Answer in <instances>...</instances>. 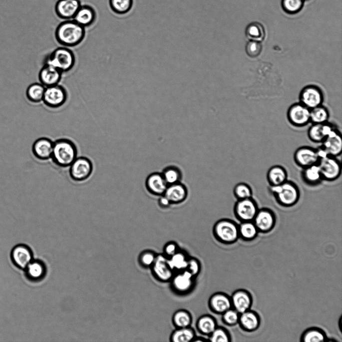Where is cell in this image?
Wrapping results in <instances>:
<instances>
[{
  "mask_svg": "<svg viewBox=\"0 0 342 342\" xmlns=\"http://www.w3.org/2000/svg\"><path fill=\"white\" fill-rule=\"evenodd\" d=\"M325 336L320 330L312 329L303 334V341L305 342H319L324 341Z\"/></svg>",
  "mask_w": 342,
  "mask_h": 342,
  "instance_id": "obj_46",
  "label": "cell"
},
{
  "mask_svg": "<svg viewBox=\"0 0 342 342\" xmlns=\"http://www.w3.org/2000/svg\"><path fill=\"white\" fill-rule=\"evenodd\" d=\"M145 186L151 194L160 196L164 194L168 185L161 173L154 172L147 177Z\"/></svg>",
  "mask_w": 342,
  "mask_h": 342,
  "instance_id": "obj_22",
  "label": "cell"
},
{
  "mask_svg": "<svg viewBox=\"0 0 342 342\" xmlns=\"http://www.w3.org/2000/svg\"><path fill=\"white\" fill-rule=\"evenodd\" d=\"M96 12L94 9L88 5L81 6L73 20L85 28L92 25L96 19Z\"/></svg>",
  "mask_w": 342,
  "mask_h": 342,
  "instance_id": "obj_27",
  "label": "cell"
},
{
  "mask_svg": "<svg viewBox=\"0 0 342 342\" xmlns=\"http://www.w3.org/2000/svg\"><path fill=\"white\" fill-rule=\"evenodd\" d=\"M317 164L323 181H333L340 177L341 163L336 157L328 155L320 159Z\"/></svg>",
  "mask_w": 342,
  "mask_h": 342,
  "instance_id": "obj_8",
  "label": "cell"
},
{
  "mask_svg": "<svg viewBox=\"0 0 342 342\" xmlns=\"http://www.w3.org/2000/svg\"><path fill=\"white\" fill-rule=\"evenodd\" d=\"M212 231L215 238L224 244H233L239 237L238 224L228 218L221 219L216 221L213 225Z\"/></svg>",
  "mask_w": 342,
  "mask_h": 342,
  "instance_id": "obj_4",
  "label": "cell"
},
{
  "mask_svg": "<svg viewBox=\"0 0 342 342\" xmlns=\"http://www.w3.org/2000/svg\"><path fill=\"white\" fill-rule=\"evenodd\" d=\"M73 52L67 47L55 49L45 59V64L50 65L63 73L70 71L75 64Z\"/></svg>",
  "mask_w": 342,
  "mask_h": 342,
  "instance_id": "obj_5",
  "label": "cell"
},
{
  "mask_svg": "<svg viewBox=\"0 0 342 342\" xmlns=\"http://www.w3.org/2000/svg\"><path fill=\"white\" fill-rule=\"evenodd\" d=\"M180 249L178 244L175 241H168L165 244L163 248V254L169 258Z\"/></svg>",
  "mask_w": 342,
  "mask_h": 342,
  "instance_id": "obj_49",
  "label": "cell"
},
{
  "mask_svg": "<svg viewBox=\"0 0 342 342\" xmlns=\"http://www.w3.org/2000/svg\"><path fill=\"white\" fill-rule=\"evenodd\" d=\"M329 118L327 109L321 105L310 109V122L314 124L327 122Z\"/></svg>",
  "mask_w": 342,
  "mask_h": 342,
  "instance_id": "obj_39",
  "label": "cell"
},
{
  "mask_svg": "<svg viewBox=\"0 0 342 342\" xmlns=\"http://www.w3.org/2000/svg\"><path fill=\"white\" fill-rule=\"evenodd\" d=\"M208 341L207 337L206 338H205L201 336H195L192 342H198V341Z\"/></svg>",
  "mask_w": 342,
  "mask_h": 342,
  "instance_id": "obj_51",
  "label": "cell"
},
{
  "mask_svg": "<svg viewBox=\"0 0 342 342\" xmlns=\"http://www.w3.org/2000/svg\"><path fill=\"white\" fill-rule=\"evenodd\" d=\"M85 36V28L75 21L66 20L60 23L55 31V38L61 45L72 47L79 45Z\"/></svg>",
  "mask_w": 342,
  "mask_h": 342,
  "instance_id": "obj_1",
  "label": "cell"
},
{
  "mask_svg": "<svg viewBox=\"0 0 342 342\" xmlns=\"http://www.w3.org/2000/svg\"><path fill=\"white\" fill-rule=\"evenodd\" d=\"M81 6L80 0H59L55 5V12L60 18L73 19Z\"/></svg>",
  "mask_w": 342,
  "mask_h": 342,
  "instance_id": "obj_20",
  "label": "cell"
},
{
  "mask_svg": "<svg viewBox=\"0 0 342 342\" xmlns=\"http://www.w3.org/2000/svg\"><path fill=\"white\" fill-rule=\"evenodd\" d=\"M259 208L252 198L237 200L233 207L236 218L240 222L252 221Z\"/></svg>",
  "mask_w": 342,
  "mask_h": 342,
  "instance_id": "obj_9",
  "label": "cell"
},
{
  "mask_svg": "<svg viewBox=\"0 0 342 342\" xmlns=\"http://www.w3.org/2000/svg\"><path fill=\"white\" fill-rule=\"evenodd\" d=\"M110 7L115 13L124 15L130 11L133 6V0H109Z\"/></svg>",
  "mask_w": 342,
  "mask_h": 342,
  "instance_id": "obj_40",
  "label": "cell"
},
{
  "mask_svg": "<svg viewBox=\"0 0 342 342\" xmlns=\"http://www.w3.org/2000/svg\"><path fill=\"white\" fill-rule=\"evenodd\" d=\"M233 195L237 200L252 197V190L250 186L245 182L236 184L233 190Z\"/></svg>",
  "mask_w": 342,
  "mask_h": 342,
  "instance_id": "obj_41",
  "label": "cell"
},
{
  "mask_svg": "<svg viewBox=\"0 0 342 342\" xmlns=\"http://www.w3.org/2000/svg\"><path fill=\"white\" fill-rule=\"evenodd\" d=\"M211 342H229L231 338L228 331L223 327L217 326L207 337Z\"/></svg>",
  "mask_w": 342,
  "mask_h": 342,
  "instance_id": "obj_42",
  "label": "cell"
},
{
  "mask_svg": "<svg viewBox=\"0 0 342 342\" xmlns=\"http://www.w3.org/2000/svg\"><path fill=\"white\" fill-rule=\"evenodd\" d=\"M335 128L333 125L327 122L313 123L308 129L307 136L312 142L321 143Z\"/></svg>",
  "mask_w": 342,
  "mask_h": 342,
  "instance_id": "obj_23",
  "label": "cell"
},
{
  "mask_svg": "<svg viewBox=\"0 0 342 342\" xmlns=\"http://www.w3.org/2000/svg\"><path fill=\"white\" fill-rule=\"evenodd\" d=\"M69 167L71 178L76 182H82L88 179L93 170L92 161L87 157H77Z\"/></svg>",
  "mask_w": 342,
  "mask_h": 342,
  "instance_id": "obj_7",
  "label": "cell"
},
{
  "mask_svg": "<svg viewBox=\"0 0 342 342\" xmlns=\"http://www.w3.org/2000/svg\"><path fill=\"white\" fill-rule=\"evenodd\" d=\"M301 178L303 182L310 186H315L323 181L318 164L302 168Z\"/></svg>",
  "mask_w": 342,
  "mask_h": 342,
  "instance_id": "obj_26",
  "label": "cell"
},
{
  "mask_svg": "<svg viewBox=\"0 0 342 342\" xmlns=\"http://www.w3.org/2000/svg\"><path fill=\"white\" fill-rule=\"evenodd\" d=\"M150 269L154 278L163 283L169 282L174 274L169 265L168 258L163 253L157 254Z\"/></svg>",
  "mask_w": 342,
  "mask_h": 342,
  "instance_id": "obj_10",
  "label": "cell"
},
{
  "mask_svg": "<svg viewBox=\"0 0 342 342\" xmlns=\"http://www.w3.org/2000/svg\"><path fill=\"white\" fill-rule=\"evenodd\" d=\"M46 87L41 83L31 84L27 88L26 95L28 99L35 103L43 101Z\"/></svg>",
  "mask_w": 342,
  "mask_h": 342,
  "instance_id": "obj_37",
  "label": "cell"
},
{
  "mask_svg": "<svg viewBox=\"0 0 342 342\" xmlns=\"http://www.w3.org/2000/svg\"><path fill=\"white\" fill-rule=\"evenodd\" d=\"M287 116L293 126L303 127L310 122V109L300 103H294L288 108Z\"/></svg>",
  "mask_w": 342,
  "mask_h": 342,
  "instance_id": "obj_14",
  "label": "cell"
},
{
  "mask_svg": "<svg viewBox=\"0 0 342 342\" xmlns=\"http://www.w3.org/2000/svg\"><path fill=\"white\" fill-rule=\"evenodd\" d=\"M68 94L65 88L59 84L46 87L43 101L51 108H58L66 102Z\"/></svg>",
  "mask_w": 342,
  "mask_h": 342,
  "instance_id": "obj_11",
  "label": "cell"
},
{
  "mask_svg": "<svg viewBox=\"0 0 342 342\" xmlns=\"http://www.w3.org/2000/svg\"><path fill=\"white\" fill-rule=\"evenodd\" d=\"M232 307L239 313L249 310L252 303L250 294L244 290H237L230 296Z\"/></svg>",
  "mask_w": 342,
  "mask_h": 342,
  "instance_id": "obj_25",
  "label": "cell"
},
{
  "mask_svg": "<svg viewBox=\"0 0 342 342\" xmlns=\"http://www.w3.org/2000/svg\"><path fill=\"white\" fill-rule=\"evenodd\" d=\"M54 142L47 137L37 139L33 143L32 151L34 156L41 161L48 160L51 158Z\"/></svg>",
  "mask_w": 342,
  "mask_h": 342,
  "instance_id": "obj_19",
  "label": "cell"
},
{
  "mask_svg": "<svg viewBox=\"0 0 342 342\" xmlns=\"http://www.w3.org/2000/svg\"><path fill=\"white\" fill-rule=\"evenodd\" d=\"M172 204H178L184 202L188 196V190L182 183L168 185L164 194Z\"/></svg>",
  "mask_w": 342,
  "mask_h": 342,
  "instance_id": "obj_24",
  "label": "cell"
},
{
  "mask_svg": "<svg viewBox=\"0 0 342 342\" xmlns=\"http://www.w3.org/2000/svg\"><path fill=\"white\" fill-rule=\"evenodd\" d=\"M238 323L244 330L253 331L258 328L259 319L256 313L248 310L240 314Z\"/></svg>",
  "mask_w": 342,
  "mask_h": 342,
  "instance_id": "obj_31",
  "label": "cell"
},
{
  "mask_svg": "<svg viewBox=\"0 0 342 342\" xmlns=\"http://www.w3.org/2000/svg\"><path fill=\"white\" fill-rule=\"evenodd\" d=\"M262 49L261 42L257 41L249 40L245 45L246 54L252 58L258 57L261 54Z\"/></svg>",
  "mask_w": 342,
  "mask_h": 342,
  "instance_id": "obj_47",
  "label": "cell"
},
{
  "mask_svg": "<svg viewBox=\"0 0 342 342\" xmlns=\"http://www.w3.org/2000/svg\"><path fill=\"white\" fill-rule=\"evenodd\" d=\"M158 203L159 207L162 209L168 208L172 205L168 198L164 194L160 196Z\"/></svg>",
  "mask_w": 342,
  "mask_h": 342,
  "instance_id": "obj_50",
  "label": "cell"
},
{
  "mask_svg": "<svg viewBox=\"0 0 342 342\" xmlns=\"http://www.w3.org/2000/svg\"><path fill=\"white\" fill-rule=\"evenodd\" d=\"M157 253L151 250H145L141 252L138 257V262L142 267L150 268L153 264Z\"/></svg>",
  "mask_w": 342,
  "mask_h": 342,
  "instance_id": "obj_44",
  "label": "cell"
},
{
  "mask_svg": "<svg viewBox=\"0 0 342 342\" xmlns=\"http://www.w3.org/2000/svg\"><path fill=\"white\" fill-rule=\"evenodd\" d=\"M288 174L286 169L279 165H275L269 168L266 174V179L269 186L280 185L287 180Z\"/></svg>",
  "mask_w": 342,
  "mask_h": 342,
  "instance_id": "obj_29",
  "label": "cell"
},
{
  "mask_svg": "<svg viewBox=\"0 0 342 342\" xmlns=\"http://www.w3.org/2000/svg\"><path fill=\"white\" fill-rule=\"evenodd\" d=\"M63 73L55 67L45 64L39 73V79L45 87L59 84Z\"/></svg>",
  "mask_w": 342,
  "mask_h": 342,
  "instance_id": "obj_21",
  "label": "cell"
},
{
  "mask_svg": "<svg viewBox=\"0 0 342 342\" xmlns=\"http://www.w3.org/2000/svg\"><path fill=\"white\" fill-rule=\"evenodd\" d=\"M208 306L213 313L221 315L232 308L230 296L223 292H216L209 297Z\"/></svg>",
  "mask_w": 342,
  "mask_h": 342,
  "instance_id": "obj_17",
  "label": "cell"
},
{
  "mask_svg": "<svg viewBox=\"0 0 342 342\" xmlns=\"http://www.w3.org/2000/svg\"><path fill=\"white\" fill-rule=\"evenodd\" d=\"M218 326L215 317L211 315L205 314L200 316L196 320V327L197 331L207 337Z\"/></svg>",
  "mask_w": 342,
  "mask_h": 342,
  "instance_id": "obj_28",
  "label": "cell"
},
{
  "mask_svg": "<svg viewBox=\"0 0 342 342\" xmlns=\"http://www.w3.org/2000/svg\"><path fill=\"white\" fill-rule=\"evenodd\" d=\"M196 336L194 328L191 326L175 328L169 336L171 342H192Z\"/></svg>",
  "mask_w": 342,
  "mask_h": 342,
  "instance_id": "obj_32",
  "label": "cell"
},
{
  "mask_svg": "<svg viewBox=\"0 0 342 342\" xmlns=\"http://www.w3.org/2000/svg\"><path fill=\"white\" fill-rule=\"evenodd\" d=\"M320 144V146L329 155L338 157L342 152V138L340 132L335 128Z\"/></svg>",
  "mask_w": 342,
  "mask_h": 342,
  "instance_id": "obj_18",
  "label": "cell"
},
{
  "mask_svg": "<svg viewBox=\"0 0 342 342\" xmlns=\"http://www.w3.org/2000/svg\"><path fill=\"white\" fill-rule=\"evenodd\" d=\"M168 185L180 182L182 178L181 170L175 166H168L161 172Z\"/></svg>",
  "mask_w": 342,
  "mask_h": 342,
  "instance_id": "obj_38",
  "label": "cell"
},
{
  "mask_svg": "<svg viewBox=\"0 0 342 342\" xmlns=\"http://www.w3.org/2000/svg\"><path fill=\"white\" fill-rule=\"evenodd\" d=\"M269 190L280 206L290 207L296 205L300 198V193L298 186L288 179L276 186H269Z\"/></svg>",
  "mask_w": 342,
  "mask_h": 342,
  "instance_id": "obj_3",
  "label": "cell"
},
{
  "mask_svg": "<svg viewBox=\"0 0 342 342\" xmlns=\"http://www.w3.org/2000/svg\"><path fill=\"white\" fill-rule=\"evenodd\" d=\"M30 248L26 244H19L15 246L11 252V258L18 268L24 269L33 259Z\"/></svg>",
  "mask_w": 342,
  "mask_h": 342,
  "instance_id": "obj_16",
  "label": "cell"
},
{
  "mask_svg": "<svg viewBox=\"0 0 342 342\" xmlns=\"http://www.w3.org/2000/svg\"><path fill=\"white\" fill-rule=\"evenodd\" d=\"M239 237L245 240H251L256 237L258 231L252 221L240 222L238 224Z\"/></svg>",
  "mask_w": 342,
  "mask_h": 342,
  "instance_id": "obj_36",
  "label": "cell"
},
{
  "mask_svg": "<svg viewBox=\"0 0 342 342\" xmlns=\"http://www.w3.org/2000/svg\"><path fill=\"white\" fill-rule=\"evenodd\" d=\"M172 322L175 328L191 326L192 316L191 313L186 309H178L172 315Z\"/></svg>",
  "mask_w": 342,
  "mask_h": 342,
  "instance_id": "obj_35",
  "label": "cell"
},
{
  "mask_svg": "<svg viewBox=\"0 0 342 342\" xmlns=\"http://www.w3.org/2000/svg\"><path fill=\"white\" fill-rule=\"evenodd\" d=\"M252 221L259 232L267 233L275 227L276 217L272 210L263 207L258 209Z\"/></svg>",
  "mask_w": 342,
  "mask_h": 342,
  "instance_id": "obj_12",
  "label": "cell"
},
{
  "mask_svg": "<svg viewBox=\"0 0 342 342\" xmlns=\"http://www.w3.org/2000/svg\"><path fill=\"white\" fill-rule=\"evenodd\" d=\"M295 163L301 168L317 164L319 161L316 148L303 146L297 148L293 153Z\"/></svg>",
  "mask_w": 342,
  "mask_h": 342,
  "instance_id": "obj_15",
  "label": "cell"
},
{
  "mask_svg": "<svg viewBox=\"0 0 342 342\" xmlns=\"http://www.w3.org/2000/svg\"><path fill=\"white\" fill-rule=\"evenodd\" d=\"M189 257L185 251L180 249L176 253L168 258L169 265L174 273L186 269Z\"/></svg>",
  "mask_w": 342,
  "mask_h": 342,
  "instance_id": "obj_33",
  "label": "cell"
},
{
  "mask_svg": "<svg viewBox=\"0 0 342 342\" xmlns=\"http://www.w3.org/2000/svg\"><path fill=\"white\" fill-rule=\"evenodd\" d=\"M245 34L249 40L261 43L265 37V32L263 26L257 22H252L248 24L245 29Z\"/></svg>",
  "mask_w": 342,
  "mask_h": 342,
  "instance_id": "obj_34",
  "label": "cell"
},
{
  "mask_svg": "<svg viewBox=\"0 0 342 342\" xmlns=\"http://www.w3.org/2000/svg\"><path fill=\"white\" fill-rule=\"evenodd\" d=\"M300 103L309 109L321 105L323 95L321 89L315 85H307L303 88L299 93Z\"/></svg>",
  "mask_w": 342,
  "mask_h": 342,
  "instance_id": "obj_13",
  "label": "cell"
},
{
  "mask_svg": "<svg viewBox=\"0 0 342 342\" xmlns=\"http://www.w3.org/2000/svg\"><path fill=\"white\" fill-rule=\"evenodd\" d=\"M304 0H281L283 10L288 14H295L302 9Z\"/></svg>",
  "mask_w": 342,
  "mask_h": 342,
  "instance_id": "obj_43",
  "label": "cell"
},
{
  "mask_svg": "<svg viewBox=\"0 0 342 342\" xmlns=\"http://www.w3.org/2000/svg\"><path fill=\"white\" fill-rule=\"evenodd\" d=\"M26 277L32 281H37L43 278L46 274V267L40 260L33 259L24 269Z\"/></svg>",
  "mask_w": 342,
  "mask_h": 342,
  "instance_id": "obj_30",
  "label": "cell"
},
{
  "mask_svg": "<svg viewBox=\"0 0 342 342\" xmlns=\"http://www.w3.org/2000/svg\"><path fill=\"white\" fill-rule=\"evenodd\" d=\"M240 313L232 307L221 314L223 322L228 326H234L238 323Z\"/></svg>",
  "mask_w": 342,
  "mask_h": 342,
  "instance_id": "obj_45",
  "label": "cell"
},
{
  "mask_svg": "<svg viewBox=\"0 0 342 342\" xmlns=\"http://www.w3.org/2000/svg\"><path fill=\"white\" fill-rule=\"evenodd\" d=\"M195 278L186 269L176 272L169 281L170 287L178 294H188L193 290L195 286Z\"/></svg>",
  "mask_w": 342,
  "mask_h": 342,
  "instance_id": "obj_6",
  "label": "cell"
},
{
  "mask_svg": "<svg viewBox=\"0 0 342 342\" xmlns=\"http://www.w3.org/2000/svg\"><path fill=\"white\" fill-rule=\"evenodd\" d=\"M186 270L196 277L201 270V265L200 261L196 257L189 256Z\"/></svg>",
  "mask_w": 342,
  "mask_h": 342,
  "instance_id": "obj_48",
  "label": "cell"
},
{
  "mask_svg": "<svg viewBox=\"0 0 342 342\" xmlns=\"http://www.w3.org/2000/svg\"><path fill=\"white\" fill-rule=\"evenodd\" d=\"M78 150L71 140L61 138L54 142L51 159L58 166L69 167L77 157Z\"/></svg>",
  "mask_w": 342,
  "mask_h": 342,
  "instance_id": "obj_2",
  "label": "cell"
}]
</instances>
